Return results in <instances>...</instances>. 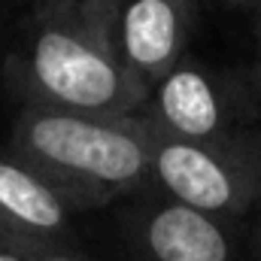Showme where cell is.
<instances>
[{
	"mask_svg": "<svg viewBox=\"0 0 261 261\" xmlns=\"http://www.w3.org/2000/svg\"><path fill=\"white\" fill-rule=\"evenodd\" d=\"M116 6L119 0H64L34 12L24 43L6 67L24 107L140 113L146 94L122 61Z\"/></svg>",
	"mask_w": 261,
	"mask_h": 261,
	"instance_id": "cell-1",
	"label": "cell"
},
{
	"mask_svg": "<svg viewBox=\"0 0 261 261\" xmlns=\"http://www.w3.org/2000/svg\"><path fill=\"white\" fill-rule=\"evenodd\" d=\"M9 152L43 173L79 210L152 192V143L143 119L24 107Z\"/></svg>",
	"mask_w": 261,
	"mask_h": 261,
	"instance_id": "cell-2",
	"label": "cell"
},
{
	"mask_svg": "<svg viewBox=\"0 0 261 261\" xmlns=\"http://www.w3.org/2000/svg\"><path fill=\"white\" fill-rule=\"evenodd\" d=\"M152 192L234 225L261 200V137L231 130L213 140H179L149 130Z\"/></svg>",
	"mask_w": 261,
	"mask_h": 261,
	"instance_id": "cell-3",
	"label": "cell"
},
{
	"mask_svg": "<svg viewBox=\"0 0 261 261\" xmlns=\"http://www.w3.org/2000/svg\"><path fill=\"white\" fill-rule=\"evenodd\" d=\"M137 116L149 130L164 137L213 140L237 130L243 97L222 70L197 58H182L158 85H152Z\"/></svg>",
	"mask_w": 261,
	"mask_h": 261,
	"instance_id": "cell-4",
	"label": "cell"
},
{
	"mask_svg": "<svg viewBox=\"0 0 261 261\" xmlns=\"http://www.w3.org/2000/svg\"><path fill=\"white\" fill-rule=\"evenodd\" d=\"M122 234L130 261H240L228 222L158 192L125 213Z\"/></svg>",
	"mask_w": 261,
	"mask_h": 261,
	"instance_id": "cell-5",
	"label": "cell"
},
{
	"mask_svg": "<svg viewBox=\"0 0 261 261\" xmlns=\"http://www.w3.org/2000/svg\"><path fill=\"white\" fill-rule=\"evenodd\" d=\"M197 28V0H119L116 40L122 61L143 88L152 91L182 58Z\"/></svg>",
	"mask_w": 261,
	"mask_h": 261,
	"instance_id": "cell-6",
	"label": "cell"
},
{
	"mask_svg": "<svg viewBox=\"0 0 261 261\" xmlns=\"http://www.w3.org/2000/svg\"><path fill=\"white\" fill-rule=\"evenodd\" d=\"M76 206L21 158L0 155V237L9 243L70 246Z\"/></svg>",
	"mask_w": 261,
	"mask_h": 261,
	"instance_id": "cell-7",
	"label": "cell"
},
{
	"mask_svg": "<svg viewBox=\"0 0 261 261\" xmlns=\"http://www.w3.org/2000/svg\"><path fill=\"white\" fill-rule=\"evenodd\" d=\"M15 246L31 261H91L85 255H79V252H73L70 246H34V243H15Z\"/></svg>",
	"mask_w": 261,
	"mask_h": 261,
	"instance_id": "cell-8",
	"label": "cell"
},
{
	"mask_svg": "<svg viewBox=\"0 0 261 261\" xmlns=\"http://www.w3.org/2000/svg\"><path fill=\"white\" fill-rule=\"evenodd\" d=\"M0 261H31L15 243H9V240H0Z\"/></svg>",
	"mask_w": 261,
	"mask_h": 261,
	"instance_id": "cell-9",
	"label": "cell"
},
{
	"mask_svg": "<svg viewBox=\"0 0 261 261\" xmlns=\"http://www.w3.org/2000/svg\"><path fill=\"white\" fill-rule=\"evenodd\" d=\"M255 261H261V222L255 228Z\"/></svg>",
	"mask_w": 261,
	"mask_h": 261,
	"instance_id": "cell-10",
	"label": "cell"
},
{
	"mask_svg": "<svg viewBox=\"0 0 261 261\" xmlns=\"http://www.w3.org/2000/svg\"><path fill=\"white\" fill-rule=\"evenodd\" d=\"M55 3H64V0H34V9H46V6H55Z\"/></svg>",
	"mask_w": 261,
	"mask_h": 261,
	"instance_id": "cell-11",
	"label": "cell"
},
{
	"mask_svg": "<svg viewBox=\"0 0 261 261\" xmlns=\"http://www.w3.org/2000/svg\"><path fill=\"white\" fill-rule=\"evenodd\" d=\"M222 3H228V6H252V0H222Z\"/></svg>",
	"mask_w": 261,
	"mask_h": 261,
	"instance_id": "cell-12",
	"label": "cell"
},
{
	"mask_svg": "<svg viewBox=\"0 0 261 261\" xmlns=\"http://www.w3.org/2000/svg\"><path fill=\"white\" fill-rule=\"evenodd\" d=\"M255 85L261 88V58H258V64H255Z\"/></svg>",
	"mask_w": 261,
	"mask_h": 261,
	"instance_id": "cell-13",
	"label": "cell"
},
{
	"mask_svg": "<svg viewBox=\"0 0 261 261\" xmlns=\"http://www.w3.org/2000/svg\"><path fill=\"white\" fill-rule=\"evenodd\" d=\"M252 6H258V9H261V0H252Z\"/></svg>",
	"mask_w": 261,
	"mask_h": 261,
	"instance_id": "cell-14",
	"label": "cell"
}]
</instances>
